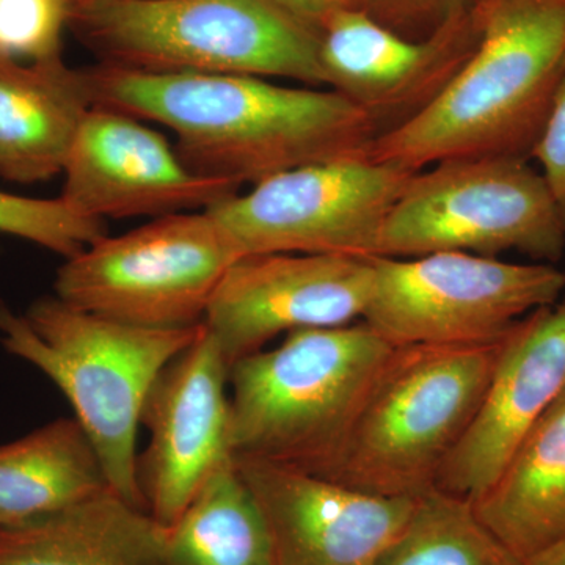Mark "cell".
Listing matches in <instances>:
<instances>
[{
	"label": "cell",
	"mask_w": 565,
	"mask_h": 565,
	"mask_svg": "<svg viewBox=\"0 0 565 565\" xmlns=\"http://www.w3.org/2000/svg\"><path fill=\"white\" fill-rule=\"evenodd\" d=\"M353 6H355V0H353Z\"/></svg>",
	"instance_id": "cell-29"
},
{
	"label": "cell",
	"mask_w": 565,
	"mask_h": 565,
	"mask_svg": "<svg viewBox=\"0 0 565 565\" xmlns=\"http://www.w3.org/2000/svg\"><path fill=\"white\" fill-rule=\"evenodd\" d=\"M327 85L381 117L444 87L459 66L446 61L452 31L412 41L390 31L356 6L330 14L318 31Z\"/></svg>",
	"instance_id": "cell-16"
},
{
	"label": "cell",
	"mask_w": 565,
	"mask_h": 565,
	"mask_svg": "<svg viewBox=\"0 0 565 565\" xmlns=\"http://www.w3.org/2000/svg\"><path fill=\"white\" fill-rule=\"evenodd\" d=\"M62 174V199L103 222L204 211L239 192L232 181L192 170L140 118L106 106L85 115Z\"/></svg>",
	"instance_id": "cell-13"
},
{
	"label": "cell",
	"mask_w": 565,
	"mask_h": 565,
	"mask_svg": "<svg viewBox=\"0 0 565 565\" xmlns=\"http://www.w3.org/2000/svg\"><path fill=\"white\" fill-rule=\"evenodd\" d=\"M202 323L143 329L88 313L55 294L22 315L0 302L2 348L57 385L90 438L111 492L143 509L137 478L141 411L156 379L195 341Z\"/></svg>",
	"instance_id": "cell-3"
},
{
	"label": "cell",
	"mask_w": 565,
	"mask_h": 565,
	"mask_svg": "<svg viewBox=\"0 0 565 565\" xmlns=\"http://www.w3.org/2000/svg\"><path fill=\"white\" fill-rule=\"evenodd\" d=\"M525 565H565V541L527 561Z\"/></svg>",
	"instance_id": "cell-27"
},
{
	"label": "cell",
	"mask_w": 565,
	"mask_h": 565,
	"mask_svg": "<svg viewBox=\"0 0 565 565\" xmlns=\"http://www.w3.org/2000/svg\"><path fill=\"white\" fill-rule=\"evenodd\" d=\"M277 2L315 31H319L323 21L334 11L353 6V0H277Z\"/></svg>",
	"instance_id": "cell-26"
},
{
	"label": "cell",
	"mask_w": 565,
	"mask_h": 565,
	"mask_svg": "<svg viewBox=\"0 0 565 565\" xmlns=\"http://www.w3.org/2000/svg\"><path fill=\"white\" fill-rule=\"evenodd\" d=\"M110 489L76 418H58L0 445V526L62 511Z\"/></svg>",
	"instance_id": "cell-20"
},
{
	"label": "cell",
	"mask_w": 565,
	"mask_h": 565,
	"mask_svg": "<svg viewBox=\"0 0 565 565\" xmlns=\"http://www.w3.org/2000/svg\"><path fill=\"white\" fill-rule=\"evenodd\" d=\"M565 393V291L505 338L481 407L435 489L475 501Z\"/></svg>",
	"instance_id": "cell-15"
},
{
	"label": "cell",
	"mask_w": 565,
	"mask_h": 565,
	"mask_svg": "<svg viewBox=\"0 0 565 565\" xmlns=\"http://www.w3.org/2000/svg\"><path fill=\"white\" fill-rule=\"evenodd\" d=\"M396 6L411 7V9H430V7L441 6L449 0H392Z\"/></svg>",
	"instance_id": "cell-28"
},
{
	"label": "cell",
	"mask_w": 565,
	"mask_h": 565,
	"mask_svg": "<svg viewBox=\"0 0 565 565\" xmlns=\"http://www.w3.org/2000/svg\"><path fill=\"white\" fill-rule=\"evenodd\" d=\"M414 172L366 152L307 163L207 207L237 256L375 258L393 204Z\"/></svg>",
	"instance_id": "cell-10"
},
{
	"label": "cell",
	"mask_w": 565,
	"mask_h": 565,
	"mask_svg": "<svg viewBox=\"0 0 565 565\" xmlns=\"http://www.w3.org/2000/svg\"><path fill=\"white\" fill-rule=\"evenodd\" d=\"M87 71L95 106L177 136L184 162L204 177L255 185L307 163L363 154L379 117L343 93L288 87L243 74Z\"/></svg>",
	"instance_id": "cell-1"
},
{
	"label": "cell",
	"mask_w": 565,
	"mask_h": 565,
	"mask_svg": "<svg viewBox=\"0 0 565 565\" xmlns=\"http://www.w3.org/2000/svg\"><path fill=\"white\" fill-rule=\"evenodd\" d=\"M471 503L482 525L523 564L565 541V393Z\"/></svg>",
	"instance_id": "cell-19"
},
{
	"label": "cell",
	"mask_w": 565,
	"mask_h": 565,
	"mask_svg": "<svg viewBox=\"0 0 565 565\" xmlns=\"http://www.w3.org/2000/svg\"><path fill=\"white\" fill-rule=\"evenodd\" d=\"M70 24L115 68L327 85L318 31L277 0H73Z\"/></svg>",
	"instance_id": "cell-5"
},
{
	"label": "cell",
	"mask_w": 565,
	"mask_h": 565,
	"mask_svg": "<svg viewBox=\"0 0 565 565\" xmlns=\"http://www.w3.org/2000/svg\"><path fill=\"white\" fill-rule=\"evenodd\" d=\"M374 277L373 258L299 253L241 256L222 278L203 322L232 370L282 333L363 319Z\"/></svg>",
	"instance_id": "cell-11"
},
{
	"label": "cell",
	"mask_w": 565,
	"mask_h": 565,
	"mask_svg": "<svg viewBox=\"0 0 565 565\" xmlns=\"http://www.w3.org/2000/svg\"><path fill=\"white\" fill-rule=\"evenodd\" d=\"M363 322L393 345H487L565 291L553 264H515L471 253L373 258Z\"/></svg>",
	"instance_id": "cell-9"
},
{
	"label": "cell",
	"mask_w": 565,
	"mask_h": 565,
	"mask_svg": "<svg viewBox=\"0 0 565 565\" xmlns=\"http://www.w3.org/2000/svg\"><path fill=\"white\" fill-rule=\"evenodd\" d=\"M239 258L204 211L162 215L104 236L55 275L54 294L111 321L173 330L204 321L226 270Z\"/></svg>",
	"instance_id": "cell-8"
},
{
	"label": "cell",
	"mask_w": 565,
	"mask_h": 565,
	"mask_svg": "<svg viewBox=\"0 0 565 565\" xmlns=\"http://www.w3.org/2000/svg\"><path fill=\"white\" fill-rule=\"evenodd\" d=\"M93 106L87 71L71 68L62 55L0 58V177L33 184L62 174Z\"/></svg>",
	"instance_id": "cell-17"
},
{
	"label": "cell",
	"mask_w": 565,
	"mask_h": 565,
	"mask_svg": "<svg viewBox=\"0 0 565 565\" xmlns=\"http://www.w3.org/2000/svg\"><path fill=\"white\" fill-rule=\"evenodd\" d=\"M393 345L366 323L299 330L230 371L234 457L319 475Z\"/></svg>",
	"instance_id": "cell-6"
},
{
	"label": "cell",
	"mask_w": 565,
	"mask_h": 565,
	"mask_svg": "<svg viewBox=\"0 0 565 565\" xmlns=\"http://www.w3.org/2000/svg\"><path fill=\"white\" fill-rule=\"evenodd\" d=\"M167 530L110 489L0 526V565H170Z\"/></svg>",
	"instance_id": "cell-18"
},
{
	"label": "cell",
	"mask_w": 565,
	"mask_h": 565,
	"mask_svg": "<svg viewBox=\"0 0 565 565\" xmlns=\"http://www.w3.org/2000/svg\"><path fill=\"white\" fill-rule=\"evenodd\" d=\"M0 233L70 259L106 236L107 226L81 214L62 196L33 199L0 191Z\"/></svg>",
	"instance_id": "cell-23"
},
{
	"label": "cell",
	"mask_w": 565,
	"mask_h": 565,
	"mask_svg": "<svg viewBox=\"0 0 565 565\" xmlns=\"http://www.w3.org/2000/svg\"><path fill=\"white\" fill-rule=\"evenodd\" d=\"M262 508L274 565H375L418 497H381L264 460L234 457Z\"/></svg>",
	"instance_id": "cell-14"
},
{
	"label": "cell",
	"mask_w": 565,
	"mask_h": 565,
	"mask_svg": "<svg viewBox=\"0 0 565 565\" xmlns=\"http://www.w3.org/2000/svg\"><path fill=\"white\" fill-rule=\"evenodd\" d=\"M73 0H0V58L39 62L61 57Z\"/></svg>",
	"instance_id": "cell-24"
},
{
	"label": "cell",
	"mask_w": 565,
	"mask_h": 565,
	"mask_svg": "<svg viewBox=\"0 0 565 565\" xmlns=\"http://www.w3.org/2000/svg\"><path fill=\"white\" fill-rule=\"evenodd\" d=\"M167 530L170 565H274L269 527L234 457Z\"/></svg>",
	"instance_id": "cell-21"
},
{
	"label": "cell",
	"mask_w": 565,
	"mask_h": 565,
	"mask_svg": "<svg viewBox=\"0 0 565 565\" xmlns=\"http://www.w3.org/2000/svg\"><path fill=\"white\" fill-rule=\"evenodd\" d=\"M475 24V50L375 137L371 159L414 173L451 159H530L565 70V0H479Z\"/></svg>",
	"instance_id": "cell-2"
},
{
	"label": "cell",
	"mask_w": 565,
	"mask_h": 565,
	"mask_svg": "<svg viewBox=\"0 0 565 565\" xmlns=\"http://www.w3.org/2000/svg\"><path fill=\"white\" fill-rule=\"evenodd\" d=\"M504 341L394 348L322 478L381 497H422L470 429Z\"/></svg>",
	"instance_id": "cell-4"
},
{
	"label": "cell",
	"mask_w": 565,
	"mask_h": 565,
	"mask_svg": "<svg viewBox=\"0 0 565 565\" xmlns=\"http://www.w3.org/2000/svg\"><path fill=\"white\" fill-rule=\"evenodd\" d=\"M530 158L541 163V174L565 223V70Z\"/></svg>",
	"instance_id": "cell-25"
},
{
	"label": "cell",
	"mask_w": 565,
	"mask_h": 565,
	"mask_svg": "<svg viewBox=\"0 0 565 565\" xmlns=\"http://www.w3.org/2000/svg\"><path fill=\"white\" fill-rule=\"evenodd\" d=\"M230 371L203 322L145 401L140 426L150 444L139 456L137 478L145 508L166 527L180 519L207 476L234 457Z\"/></svg>",
	"instance_id": "cell-12"
},
{
	"label": "cell",
	"mask_w": 565,
	"mask_h": 565,
	"mask_svg": "<svg viewBox=\"0 0 565 565\" xmlns=\"http://www.w3.org/2000/svg\"><path fill=\"white\" fill-rule=\"evenodd\" d=\"M375 565L525 564L482 525L470 500L434 487Z\"/></svg>",
	"instance_id": "cell-22"
},
{
	"label": "cell",
	"mask_w": 565,
	"mask_h": 565,
	"mask_svg": "<svg viewBox=\"0 0 565 565\" xmlns=\"http://www.w3.org/2000/svg\"><path fill=\"white\" fill-rule=\"evenodd\" d=\"M564 250L565 223L527 159L468 158L412 174L386 217L375 258L519 252L553 264Z\"/></svg>",
	"instance_id": "cell-7"
}]
</instances>
